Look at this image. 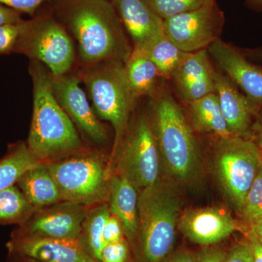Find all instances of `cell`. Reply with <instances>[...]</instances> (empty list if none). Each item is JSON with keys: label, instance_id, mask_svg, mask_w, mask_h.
Here are the masks:
<instances>
[{"label": "cell", "instance_id": "6da1fadb", "mask_svg": "<svg viewBox=\"0 0 262 262\" xmlns=\"http://www.w3.org/2000/svg\"><path fill=\"white\" fill-rule=\"evenodd\" d=\"M50 12L77 46L82 66L126 61L133 51L111 0H51Z\"/></svg>", "mask_w": 262, "mask_h": 262}, {"label": "cell", "instance_id": "7a4b0ae2", "mask_svg": "<svg viewBox=\"0 0 262 262\" xmlns=\"http://www.w3.org/2000/svg\"><path fill=\"white\" fill-rule=\"evenodd\" d=\"M33 113L27 146L40 161H51L86 151L75 125L57 101L51 74L42 63L30 61Z\"/></svg>", "mask_w": 262, "mask_h": 262}, {"label": "cell", "instance_id": "3957f363", "mask_svg": "<svg viewBox=\"0 0 262 262\" xmlns=\"http://www.w3.org/2000/svg\"><path fill=\"white\" fill-rule=\"evenodd\" d=\"M149 119L169 174L179 182L192 181L199 170V147L182 108L170 94H162L151 103Z\"/></svg>", "mask_w": 262, "mask_h": 262}, {"label": "cell", "instance_id": "277c9868", "mask_svg": "<svg viewBox=\"0 0 262 262\" xmlns=\"http://www.w3.org/2000/svg\"><path fill=\"white\" fill-rule=\"evenodd\" d=\"M179 211L178 193L161 181L139 192L136 242L144 262H161L170 252Z\"/></svg>", "mask_w": 262, "mask_h": 262}, {"label": "cell", "instance_id": "5b68a950", "mask_svg": "<svg viewBox=\"0 0 262 262\" xmlns=\"http://www.w3.org/2000/svg\"><path fill=\"white\" fill-rule=\"evenodd\" d=\"M77 75L87 89L96 115L113 125V156L128 128L136 99L127 81L125 65L121 61L98 62L82 66Z\"/></svg>", "mask_w": 262, "mask_h": 262}, {"label": "cell", "instance_id": "8992f818", "mask_svg": "<svg viewBox=\"0 0 262 262\" xmlns=\"http://www.w3.org/2000/svg\"><path fill=\"white\" fill-rule=\"evenodd\" d=\"M46 163L63 201L86 206L108 203L113 171L101 153L86 150Z\"/></svg>", "mask_w": 262, "mask_h": 262}, {"label": "cell", "instance_id": "52a82bcc", "mask_svg": "<svg viewBox=\"0 0 262 262\" xmlns=\"http://www.w3.org/2000/svg\"><path fill=\"white\" fill-rule=\"evenodd\" d=\"M15 53L39 62L53 76L70 73L77 54L73 39L50 11L25 20Z\"/></svg>", "mask_w": 262, "mask_h": 262}, {"label": "cell", "instance_id": "ba28073f", "mask_svg": "<svg viewBox=\"0 0 262 262\" xmlns=\"http://www.w3.org/2000/svg\"><path fill=\"white\" fill-rule=\"evenodd\" d=\"M115 171L128 180L138 193L159 182L160 157L149 117L139 114L130 122L112 158Z\"/></svg>", "mask_w": 262, "mask_h": 262}, {"label": "cell", "instance_id": "9c48e42d", "mask_svg": "<svg viewBox=\"0 0 262 262\" xmlns=\"http://www.w3.org/2000/svg\"><path fill=\"white\" fill-rule=\"evenodd\" d=\"M262 160V151L252 139H219L215 144L214 170L226 196L239 212Z\"/></svg>", "mask_w": 262, "mask_h": 262}, {"label": "cell", "instance_id": "30bf717a", "mask_svg": "<svg viewBox=\"0 0 262 262\" xmlns=\"http://www.w3.org/2000/svg\"><path fill=\"white\" fill-rule=\"evenodd\" d=\"M163 21L167 37L182 51L194 53L206 49L220 39L225 15L215 0Z\"/></svg>", "mask_w": 262, "mask_h": 262}, {"label": "cell", "instance_id": "8fae6325", "mask_svg": "<svg viewBox=\"0 0 262 262\" xmlns=\"http://www.w3.org/2000/svg\"><path fill=\"white\" fill-rule=\"evenodd\" d=\"M80 82L77 74L51 75L53 94L74 125L96 144H103L108 140L107 130L90 104Z\"/></svg>", "mask_w": 262, "mask_h": 262}, {"label": "cell", "instance_id": "7c38bea8", "mask_svg": "<svg viewBox=\"0 0 262 262\" xmlns=\"http://www.w3.org/2000/svg\"><path fill=\"white\" fill-rule=\"evenodd\" d=\"M88 207L61 201L37 208L15 233L36 237L78 239Z\"/></svg>", "mask_w": 262, "mask_h": 262}, {"label": "cell", "instance_id": "4fadbf2b", "mask_svg": "<svg viewBox=\"0 0 262 262\" xmlns=\"http://www.w3.org/2000/svg\"><path fill=\"white\" fill-rule=\"evenodd\" d=\"M7 248L11 256L39 262H98L90 256L78 239L36 237L14 232Z\"/></svg>", "mask_w": 262, "mask_h": 262}, {"label": "cell", "instance_id": "5bb4252c", "mask_svg": "<svg viewBox=\"0 0 262 262\" xmlns=\"http://www.w3.org/2000/svg\"><path fill=\"white\" fill-rule=\"evenodd\" d=\"M208 52L245 96L262 108L261 67L248 61L243 53L220 39L212 43Z\"/></svg>", "mask_w": 262, "mask_h": 262}, {"label": "cell", "instance_id": "9a60e30c", "mask_svg": "<svg viewBox=\"0 0 262 262\" xmlns=\"http://www.w3.org/2000/svg\"><path fill=\"white\" fill-rule=\"evenodd\" d=\"M214 87L231 134L253 140V117L261 108L241 94L238 87L225 74L215 72Z\"/></svg>", "mask_w": 262, "mask_h": 262}, {"label": "cell", "instance_id": "2e32d148", "mask_svg": "<svg viewBox=\"0 0 262 262\" xmlns=\"http://www.w3.org/2000/svg\"><path fill=\"white\" fill-rule=\"evenodd\" d=\"M125 32L134 43L133 49L145 51L165 35L163 19L145 0H111Z\"/></svg>", "mask_w": 262, "mask_h": 262}, {"label": "cell", "instance_id": "e0dca14e", "mask_svg": "<svg viewBox=\"0 0 262 262\" xmlns=\"http://www.w3.org/2000/svg\"><path fill=\"white\" fill-rule=\"evenodd\" d=\"M178 227L189 241L205 246L227 238L235 230L236 225L227 212L215 207H208L183 213L179 218Z\"/></svg>", "mask_w": 262, "mask_h": 262}, {"label": "cell", "instance_id": "ac0fdd59", "mask_svg": "<svg viewBox=\"0 0 262 262\" xmlns=\"http://www.w3.org/2000/svg\"><path fill=\"white\" fill-rule=\"evenodd\" d=\"M215 72L208 50L204 49L190 53L172 77L182 99L189 104L215 93Z\"/></svg>", "mask_w": 262, "mask_h": 262}, {"label": "cell", "instance_id": "d6986e66", "mask_svg": "<svg viewBox=\"0 0 262 262\" xmlns=\"http://www.w3.org/2000/svg\"><path fill=\"white\" fill-rule=\"evenodd\" d=\"M139 193L128 180L118 174L112 173L108 204L112 214L122 222L129 244H135L138 230Z\"/></svg>", "mask_w": 262, "mask_h": 262}, {"label": "cell", "instance_id": "ffe728a7", "mask_svg": "<svg viewBox=\"0 0 262 262\" xmlns=\"http://www.w3.org/2000/svg\"><path fill=\"white\" fill-rule=\"evenodd\" d=\"M16 185L34 208H42L63 201L56 181L46 163L26 172Z\"/></svg>", "mask_w": 262, "mask_h": 262}, {"label": "cell", "instance_id": "44dd1931", "mask_svg": "<svg viewBox=\"0 0 262 262\" xmlns=\"http://www.w3.org/2000/svg\"><path fill=\"white\" fill-rule=\"evenodd\" d=\"M191 121L195 130L214 134L219 139L233 136L226 122L215 93L189 103Z\"/></svg>", "mask_w": 262, "mask_h": 262}, {"label": "cell", "instance_id": "7402d4cb", "mask_svg": "<svg viewBox=\"0 0 262 262\" xmlns=\"http://www.w3.org/2000/svg\"><path fill=\"white\" fill-rule=\"evenodd\" d=\"M124 65L129 85L136 98L154 94L158 77L161 75L145 52L133 49Z\"/></svg>", "mask_w": 262, "mask_h": 262}, {"label": "cell", "instance_id": "603a6c76", "mask_svg": "<svg viewBox=\"0 0 262 262\" xmlns=\"http://www.w3.org/2000/svg\"><path fill=\"white\" fill-rule=\"evenodd\" d=\"M110 214L111 211L107 203L88 207L79 234L78 241L81 245L98 262H101V252L104 246L103 229Z\"/></svg>", "mask_w": 262, "mask_h": 262}, {"label": "cell", "instance_id": "cb8c5ba5", "mask_svg": "<svg viewBox=\"0 0 262 262\" xmlns=\"http://www.w3.org/2000/svg\"><path fill=\"white\" fill-rule=\"evenodd\" d=\"M42 163L32 154L27 143L21 141L10 146L8 154L0 160V192L15 185L26 172Z\"/></svg>", "mask_w": 262, "mask_h": 262}, {"label": "cell", "instance_id": "d4e9b609", "mask_svg": "<svg viewBox=\"0 0 262 262\" xmlns=\"http://www.w3.org/2000/svg\"><path fill=\"white\" fill-rule=\"evenodd\" d=\"M144 52L156 66L160 75L165 77H172L192 53L179 49L165 34Z\"/></svg>", "mask_w": 262, "mask_h": 262}, {"label": "cell", "instance_id": "484cf974", "mask_svg": "<svg viewBox=\"0 0 262 262\" xmlns=\"http://www.w3.org/2000/svg\"><path fill=\"white\" fill-rule=\"evenodd\" d=\"M36 209L16 184L0 192V225H20Z\"/></svg>", "mask_w": 262, "mask_h": 262}, {"label": "cell", "instance_id": "4316f807", "mask_svg": "<svg viewBox=\"0 0 262 262\" xmlns=\"http://www.w3.org/2000/svg\"><path fill=\"white\" fill-rule=\"evenodd\" d=\"M239 213L250 225L262 219V160Z\"/></svg>", "mask_w": 262, "mask_h": 262}, {"label": "cell", "instance_id": "83f0119b", "mask_svg": "<svg viewBox=\"0 0 262 262\" xmlns=\"http://www.w3.org/2000/svg\"><path fill=\"white\" fill-rule=\"evenodd\" d=\"M158 16L165 20L198 9L215 0H145Z\"/></svg>", "mask_w": 262, "mask_h": 262}, {"label": "cell", "instance_id": "f1b7e54d", "mask_svg": "<svg viewBox=\"0 0 262 262\" xmlns=\"http://www.w3.org/2000/svg\"><path fill=\"white\" fill-rule=\"evenodd\" d=\"M25 20L0 27V55L15 53Z\"/></svg>", "mask_w": 262, "mask_h": 262}, {"label": "cell", "instance_id": "f546056e", "mask_svg": "<svg viewBox=\"0 0 262 262\" xmlns=\"http://www.w3.org/2000/svg\"><path fill=\"white\" fill-rule=\"evenodd\" d=\"M126 238L103 246L101 252V262H129L130 245Z\"/></svg>", "mask_w": 262, "mask_h": 262}, {"label": "cell", "instance_id": "4dcf8cb0", "mask_svg": "<svg viewBox=\"0 0 262 262\" xmlns=\"http://www.w3.org/2000/svg\"><path fill=\"white\" fill-rule=\"evenodd\" d=\"M125 237V231L122 222L113 214H110L106 224L103 232V241L105 245L116 243Z\"/></svg>", "mask_w": 262, "mask_h": 262}, {"label": "cell", "instance_id": "1f68e13d", "mask_svg": "<svg viewBox=\"0 0 262 262\" xmlns=\"http://www.w3.org/2000/svg\"><path fill=\"white\" fill-rule=\"evenodd\" d=\"M51 0H0V4L33 16L42 5Z\"/></svg>", "mask_w": 262, "mask_h": 262}, {"label": "cell", "instance_id": "d6a6232c", "mask_svg": "<svg viewBox=\"0 0 262 262\" xmlns=\"http://www.w3.org/2000/svg\"><path fill=\"white\" fill-rule=\"evenodd\" d=\"M224 262H253L252 248L249 242L234 246L226 255Z\"/></svg>", "mask_w": 262, "mask_h": 262}, {"label": "cell", "instance_id": "836d02e7", "mask_svg": "<svg viewBox=\"0 0 262 262\" xmlns=\"http://www.w3.org/2000/svg\"><path fill=\"white\" fill-rule=\"evenodd\" d=\"M194 255L196 262H224L227 252L215 246H205Z\"/></svg>", "mask_w": 262, "mask_h": 262}, {"label": "cell", "instance_id": "e575fe53", "mask_svg": "<svg viewBox=\"0 0 262 262\" xmlns=\"http://www.w3.org/2000/svg\"><path fill=\"white\" fill-rule=\"evenodd\" d=\"M22 15L20 12L0 4V27L21 21L24 20Z\"/></svg>", "mask_w": 262, "mask_h": 262}, {"label": "cell", "instance_id": "d590c367", "mask_svg": "<svg viewBox=\"0 0 262 262\" xmlns=\"http://www.w3.org/2000/svg\"><path fill=\"white\" fill-rule=\"evenodd\" d=\"M248 242L251 244L253 255V262H262V244L252 232H248Z\"/></svg>", "mask_w": 262, "mask_h": 262}, {"label": "cell", "instance_id": "8d00e7d4", "mask_svg": "<svg viewBox=\"0 0 262 262\" xmlns=\"http://www.w3.org/2000/svg\"><path fill=\"white\" fill-rule=\"evenodd\" d=\"M253 140L259 146L262 151V111L258 115L256 122L252 126Z\"/></svg>", "mask_w": 262, "mask_h": 262}, {"label": "cell", "instance_id": "74e56055", "mask_svg": "<svg viewBox=\"0 0 262 262\" xmlns=\"http://www.w3.org/2000/svg\"><path fill=\"white\" fill-rule=\"evenodd\" d=\"M165 262H196L195 255L189 251H182L174 255Z\"/></svg>", "mask_w": 262, "mask_h": 262}, {"label": "cell", "instance_id": "f35d334b", "mask_svg": "<svg viewBox=\"0 0 262 262\" xmlns=\"http://www.w3.org/2000/svg\"><path fill=\"white\" fill-rule=\"evenodd\" d=\"M250 227H251L250 232H252L255 237L262 244V219L251 224Z\"/></svg>", "mask_w": 262, "mask_h": 262}, {"label": "cell", "instance_id": "ab89813d", "mask_svg": "<svg viewBox=\"0 0 262 262\" xmlns=\"http://www.w3.org/2000/svg\"><path fill=\"white\" fill-rule=\"evenodd\" d=\"M244 53H246V55H247L250 58L262 61V48L256 50H246Z\"/></svg>", "mask_w": 262, "mask_h": 262}, {"label": "cell", "instance_id": "60d3db41", "mask_svg": "<svg viewBox=\"0 0 262 262\" xmlns=\"http://www.w3.org/2000/svg\"><path fill=\"white\" fill-rule=\"evenodd\" d=\"M248 3L258 10H262V0H247Z\"/></svg>", "mask_w": 262, "mask_h": 262}, {"label": "cell", "instance_id": "b9f144b4", "mask_svg": "<svg viewBox=\"0 0 262 262\" xmlns=\"http://www.w3.org/2000/svg\"><path fill=\"white\" fill-rule=\"evenodd\" d=\"M13 256V260L10 262H39L35 261V260L32 259V258L22 257V256Z\"/></svg>", "mask_w": 262, "mask_h": 262}]
</instances>
